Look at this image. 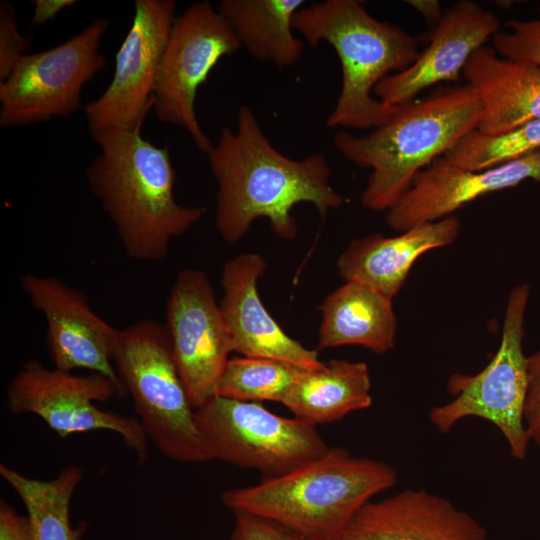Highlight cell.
<instances>
[{"instance_id":"obj_1","label":"cell","mask_w":540,"mask_h":540,"mask_svg":"<svg viewBox=\"0 0 540 540\" xmlns=\"http://www.w3.org/2000/svg\"><path fill=\"white\" fill-rule=\"evenodd\" d=\"M207 156L217 183L216 227L226 242L240 240L260 217L278 237L291 240L297 235L294 206L311 203L325 217L344 203L330 185L326 157L295 160L282 154L247 105L239 108L235 129H221Z\"/></svg>"},{"instance_id":"obj_2","label":"cell","mask_w":540,"mask_h":540,"mask_svg":"<svg viewBox=\"0 0 540 540\" xmlns=\"http://www.w3.org/2000/svg\"><path fill=\"white\" fill-rule=\"evenodd\" d=\"M141 130L142 126L90 133L100 153L88 166L86 178L125 253L154 262L166 257L171 240L197 223L204 210L176 201L169 150L145 139Z\"/></svg>"},{"instance_id":"obj_3","label":"cell","mask_w":540,"mask_h":540,"mask_svg":"<svg viewBox=\"0 0 540 540\" xmlns=\"http://www.w3.org/2000/svg\"><path fill=\"white\" fill-rule=\"evenodd\" d=\"M481 105L467 85L441 86L429 96L400 107L387 123L367 135L334 136L337 150L371 173L363 206L387 211L410 188L416 175L477 128Z\"/></svg>"},{"instance_id":"obj_4","label":"cell","mask_w":540,"mask_h":540,"mask_svg":"<svg viewBox=\"0 0 540 540\" xmlns=\"http://www.w3.org/2000/svg\"><path fill=\"white\" fill-rule=\"evenodd\" d=\"M396 481L385 462L329 447L284 475L227 490L220 498L233 512L270 518L308 540H338L359 510Z\"/></svg>"},{"instance_id":"obj_5","label":"cell","mask_w":540,"mask_h":540,"mask_svg":"<svg viewBox=\"0 0 540 540\" xmlns=\"http://www.w3.org/2000/svg\"><path fill=\"white\" fill-rule=\"evenodd\" d=\"M293 28L312 47L327 42L339 58L342 84L327 126L376 128L397 114L401 106L384 104L374 88L417 60L420 51L414 36L373 17L358 0H325L302 7Z\"/></svg>"},{"instance_id":"obj_6","label":"cell","mask_w":540,"mask_h":540,"mask_svg":"<svg viewBox=\"0 0 540 540\" xmlns=\"http://www.w3.org/2000/svg\"><path fill=\"white\" fill-rule=\"evenodd\" d=\"M112 360L148 440L164 456L184 463L214 459L197 426L165 324L142 319L118 329Z\"/></svg>"},{"instance_id":"obj_7","label":"cell","mask_w":540,"mask_h":540,"mask_svg":"<svg viewBox=\"0 0 540 540\" xmlns=\"http://www.w3.org/2000/svg\"><path fill=\"white\" fill-rule=\"evenodd\" d=\"M529 295L528 284L511 290L500 344L490 362L476 374L453 373L447 381L453 399L429 412L431 424L443 434L467 417L489 421L505 437L510 454L519 460L526 457L530 442L523 418L527 391L524 317Z\"/></svg>"},{"instance_id":"obj_8","label":"cell","mask_w":540,"mask_h":540,"mask_svg":"<svg viewBox=\"0 0 540 540\" xmlns=\"http://www.w3.org/2000/svg\"><path fill=\"white\" fill-rule=\"evenodd\" d=\"M195 420L214 459L256 469L265 479L284 475L329 448L316 426L281 417L259 402L215 395L195 409Z\"/></svg>"},{"instance_id":"obj_9","label":"cell","mask_w":540,"mask_h":540,"mask_svg":"<svg viewBox=\"0 0 540 540\" xmlns=\"http://www.w3.org/2000/svg\"><path fill=\"white\" fill-rule=\"evenodd\" d=\"M109 24L96 19L67 41L22 56L0 82V125L27 126L75 114L84 85L105 67L99 48Z\"/></svg>"},{"instance_id":"obj_10","label":"cell","mask_w":540,"mask_h":540,"mask_svg":"<svg viewBox=\"0 0 540 540\" xmlns=\"http://www.w3.org/2000/svg\"><path fill=\"white\" fill-rule=\"evenodd\" d=\"M115 396L126 394L102 374L75 375L32 360L13 376L6 403L13 413L39 416L62 438L97 430L115 432L142 462L148 455V438L139 420L96 405Z\"/></svg>"},{"instance_id":"obj_11","label":"cell","mask_w":540,"mask_h":540,"mask_svg":"<svg viewBox=\"0 0 540 540\" xmlns=\"http://www.w3.org/2000/svg\"><path fill=\"white\" fill-rule=\"evenodd\" d=\"M241 47L230 24L209 1L190 5L171 27L158 66L152 111L160 122L185 129L203 152L213 143L196 116L197 91L218 61Z\"/></svg>"},{"instance_id":"obj_12","label":"cell","mask_w":540,"mask_h":540,"mask_svg":"<svg viewBox=\"0 0 540 540\" xmlns=\"http://www.w3.org/2000/svg\"><path fill=\"white\" fill-rule=\"evenodd\" d=\"M116 56L112 80L84 107L90 133L143 126L153 109L158 66L176 18L173 0H136Z\"/></svg>"},{"instance_id":"obj_13","label":"cell","mask_w":540,"mask_h":540,"mask_svg":"<svg viewBox=\"0 0 540 540\" xmlns=\"http://www.w3.org/2000/svg\"><path fill=\"white\" fill-rule=\"evenodd\" d=\"M166 327L192 407L216 395L232 352L228 328L206 273L181 270L167 298Z\"/></svg>"},{"instance_id":"obj_14","label":"cell","mask_w":540,"mask_h":540,"mask_svg":"<svg viewBox=\"0 0 540 540\" xmlns=\"http://www.w3.org/2000/svg\"><path fill=\"white\" fill-rule=\"evenodd\" d=\"M20 282L32 306L46 319L54 368L102 374L127 394L112 360L118 329L93 311L86 294L58 277L26 273Z\"/></svg>"},{"instance_id":"obj_15","label":"cell","mask_w":540,"mask_h":540,"mask_svg":"<svg viewBox=\"0 0 540 540\" xmlns=\"http://www.w3.org/2000/svg\"><path fill=\"white\" fill-rule=\"evenodd\" d=\"M528 179L540 183V150L481 171L463 169L441 156L420 171L410 188L386 211V222L403 232L454 215L482 196Z\"/></svg>"},{"instance_id":"obj_16","label":"cell","mask_w":540,"mask_h":540,"mask_svg":"<svg viewBox=\"0 0 540 540\" xmlns=\"http://www.w3.org/2000/svg\"><path fill=\"white\" fill-rule=\"evenodd\" d=\"M499 26L492 11L474 1H457L434 26L417 60L380 81L375 97L389 106H403L435 84L457 82L471 55L499 32Z\"/></svg>"},{"instance_id":"obj_17","label":"cell","mask_w":540,"mask_h":540,"mask_svg":"<svg viewBox=\"0 0 540 540\" xmlns=\"http://www.w3.org/2000/svg\"><path fill=\"white\" fill-rule=\"evenodd\" d=\"M266 269L258 253H243L228 260L221 271L223 296L220 310L228 328L232 351L245 357L282 361L305 370L323 362L316 350L291 338L269 314L257 290Z\"/></svg>"},{"instance_id":"obj_18","label":"cell","mask_w":540,"mask_h":540,"mask_svg":"<svg viewBox=\"0 0 540 540\" xmlns=\"http://www.w3.org/2000/svg\"><path fill=\"white\" fill-rule=\"evenodd\" d=\"M338 540H489L486 529L451 501L406 489L368 502Z\"/></svg>"},{"instance_id":"obj_19","label":"cell","mask_w":540,"mask_h":540,"mask_svg":"<svg viewBox=\"0 0 540 540\" xmlns=\"http://www.w3.org/2000/svg\"><path fill=\"white\" fill-rule=\"evenodd\" d=\"M459 232L460 221L454 214L398 236L374 233L354 239L337 260L338 273L346 282L364 284L393 299L415 261L429 250L453 244Z\"/></svg>"},{"instance_id":"obj_20","label":"cell","mask_w":540,"mask_h":540,"mask_svg":"<svg viewBox=\"0 0 540 540\" xmlns=\"http://www.w3.org/2000/svg\"><path fill=\"white\" fill-rule=\"evenodd\" d=\"M462 75L481 105L479 131L498 134L540 120V66L502 57L484 45Z\"/></svg>"},{"instance_id":"obj_21","label":"cell","mask_w":540,"mask_h":540,"mask_svg":"<svg viewBox=\"0 0 540 540\" xmlns=\"http://www.w3.org/2000/svg\"><path fill=\"white\" fill-rule=\"evenodd\" d=\"M319 310L318 349L359 345L385 354L394 348L397 318L392 299L374 289L347 281L324 299Z\"/></svg>"},{"instance_id":"obj_22","label":"cell","mask_w":540,"mask_h":540,"mask_svg":"<svg viewBox=\"0 0 540 540\" xmlns=\"http://www.w3.org/2000/svg\"><path fill=\"white\" fill-rule=\"evenodd\" d=\"M371 379L364 362L331 360L304 370L282 403L311 425L326 424L372 403Z\"/></svg>"},{"instance_id":"obj_23","label":"cell","mask_w":540,"mask_h":540,"mask_svg":"<svg viewBox=\"0 0 540 540\" xmlns=\"http://www.w3.org/2000/svg\"><path fill=\"white\" fill-rule=\"evenodd\" d=\"M303 0H222L218 12L235 32L241 46L257 60L279 68L291 67L304 51L293 33V19Z\"/></svg>"},{"instance_id":"obj_24","label":"cell","mask_w":540,"mask_h":540,"mask_svg":"<svg viewBox=\"0 0 540 540\" xmlns=\"http://www.w3.org/2000/svg\"><path fill=\"white\" fill-rule=\"evenodd\" d=\"M75 465L49 480L27 477L0 464V475L22 500L30 519L33 540H80L81 529L70 521L72 496L83 478Z\"/></svg>"},{"instance_id":"obj_25","label":"cell","mask_w":540,"mask_h":540,"mask_svg":"<svg viewBox=\"0 0 540 540\" xmlns=\"http://www.w3.org/2000/svg\"><path fill=\"white\" fill-rule=\"evenodd\" d=\"M304 370L267 358H229L216 395L247 402L283 403Z\"/></svg>"},{"instance_id":"obj_26","label":"cell","mask_w":540,"mask_h":540,"mask_svg":"<svg viewBox=\"0 0 540 540\" xmlns=\"http://www.w3.org/2000/svg\"><path fill=\"white\" fill-rule=\"evenodd\" d=\"M540 150V120L515 129L486 134L477 128L464 135L443 156L458 167L487 170Z\"/></svg>"},{"instance_id":"obj_27","label":"cell","mask_w":540,"mask_h":540,"mask_svg":"<svg viewBox=\"0 0 540 540\" xmlns=\"http://www.w3.org/2000/svg\"><path fill=\"white\" fill-rule=\"evenodd\" d=\"M539 17L507 22L511 31L493 36L495 51L502 57L540 66V4Z\"/></svg>"},{"instance_id":"obj_28","label":"cell","mask_w":540,"mask_h":540,"mask_svg":"<svg viewBox=\"0 0 540 540\" xmlns=\"http://www.w3.org/2000/svg\"><path fill=\"white\" fill-rule=\"evenodd\" d=\"M27 39L20 34L12 3L0 2V82L12 72L26 53Z\"/></svg>"},{"instance_id":"obj_29","label":"cell","mask_w":540,"mask_h":540,"mask_svg":"<svg viewBox=\"0 0 540 540\" xmlns=\"http://www.w3.org/2000/svg\"><path fill=\"white\" fill-rule=\"evenodd\" d=\"M231 540H308L300 533L270 518L246 511H234Z\"/></svg>"},{"instance_id":"obj_30","label":"cell","mask_w":540,"mask_h":540,"mask_svg":"<svg viewBox=\"0 0 540 540\" xmlns=\"http://www.w3.org/2000/svg\"><path fill=\"white\" fill-rule=\"evenodd\" d=\"M523 418L530 441L540 446V350L527 357V391Z\"/></svg>"},{"instance_id":"obj_31","label":"cell","mask_w":540,"mask_h":540,"mask_svg":"<svg viewBox=\"0 0 540 540\" xmlns=\"http://www.w3.org/2000/svg\"><path fill=\"white\" fill-rule=\"evenodd\" d=\"M0 540H33L30 519L5 500L0 502Z\"/></svg>"},{"instance_id":"obj_32","label":"cell","mask_w":540,"mask_h":540,"mask_svg":"<svg viewBox=\"0 0 540 540\" xmlns=\"http://www.w3.org/2000/svg\"><path fill=\"white\" fill-rule=\"evenodd\" d=\"M76 2L72 0H37L34 4V13L32 23L40 25L49 19H53L64 8L74 5Z\"/></svg>"},{"instance_id":"obj_33","label":"cell","mask_w":540,"mask_h":540,"mask_svg":"<svg viewBox=\"0 0 540 540\" xmlns=\"http://www.w3.org/2000/svg\"><path fill=\"white\" fill-rule=\"evenodd\" d=\"M407 4L416 9L429 23L435 26L443 14L441 13L440 4L435 0H411Z\"/></svg>"}]
</instances>
